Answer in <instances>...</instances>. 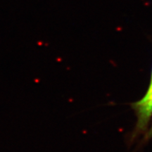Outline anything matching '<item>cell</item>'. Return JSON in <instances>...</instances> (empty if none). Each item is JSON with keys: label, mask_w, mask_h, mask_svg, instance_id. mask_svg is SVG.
<instances>
[{"label": "cell", "mask_w": 152, "mask_h": 152, "mask_svg": "<svg viewBox=\"0 0 152 152\" xmlns=\"http://www.w3.org/2000/svg\"><path fill=\"white\" fill-rule=\"evenodd\" d=\"M131 108L137 118L135 127L131 134L130 141L132 142L144 135L149 128L152 115V70L147 92L141 99L131 104Z\"/></svg>", "instance_id": "cell-1"}, {"label": "cell", "mask_w": 152, "mask_h": 152, "mask_svg": "<svg viewBox=\"0 0 152 152\" xmlns=\"http://www.w3.org/2000/svg\"><path fill=\"white\" fill-rule=\"evenodd\" d=\"M151 118H152V115H151ZM151 139H152V123H151V127L149 128V129H148L145 134L143 135V138H142V142L146 143V142L149 141V140H151Z\"/></svg>", "instance_id": "cell-2"}]
</instances>
